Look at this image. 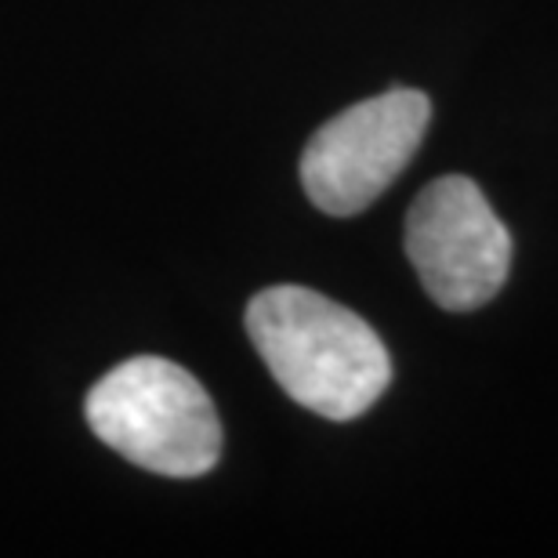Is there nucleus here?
<instances>
[{
  "mask_svg": "<svg viewBox=\"0 0 558 558\" xmlns=\"http://www.w3.org/2000/svg\"><path fill=\"white\" fill-rule=\"evenodd\" d=\"M247 333L279 388L327 421H355L392 381V360L371 323L319 290L283 283L254 294Z\"/></svg>",
  "mask_w": 558,
  "mask_h": 558,
  "instance_id": "nucleus-1",
  "label": "nucleus"
},
{
  "mask_svg": "<svg viewBox=\"0 0 558 558\" xmlns=\"http://www.w3.org/2000/svg\"><path fill=\"white\" fill-rule=\"evenodd\" d=\"M92 432L131 464L167 478H199L221 457L218 410L185 366L135 355L84 399Z\"/></svg>",
  "mask_w": 558,
  "mask_h": 558,
  "instance_id": "nucleus-2",
  "label": "nucleus"
},
{
  "mask_svg": "<svg viewBox=\"0 0 558 558\" xmlns=\"http://www.w3.org/2000/svg\"><path fill=\"white\" fill-rule=\"evenodd\" d=\"M432 102L414 87H396L327 120L301 153V185L333 218L360 215L403 174L428 131Z\"/></svg>",
  "mask_w": 558,
  "mask_h": 558,
  "instance_id": "nucleus-3",
  "label": "nucleus"
},
{
  "mask_svg": "<svg viewBox=\"0 0 558 558\" xmlns=\"http://www.w3.org/2000/svg\"><path fill=\"white\" fill-rule=\"evenodd\" d=\"M407 254L435 305L472 312L505 287L511 236L472 178L446 174L410 204Z\"/></svg>",
  "mask_w": 558,
  "mask_h": 558,
  "instance_id": "nucleus-4",
  "label": "nucleus"
}]
</instances>
